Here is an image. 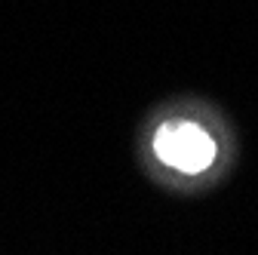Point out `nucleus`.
I'll return each instance as SVG.
<instances>
[{
    "label": "nucleus",
    "instance_id": "f257e3e1",
    "mask_svg": "<svg viewBox=\"0 0 258 255\" xmlns=\"http://www.w3.org/2000/svg\"><path fill=\"white\" fill-rule=\"evenodd\" d=\"M154 154L178 172H203L215 160V142L206 130L187 120L163 123L154 136Z\"/></svg>",
    "mask_w": 258,
    "mask_h": 255
}]
</instances>
